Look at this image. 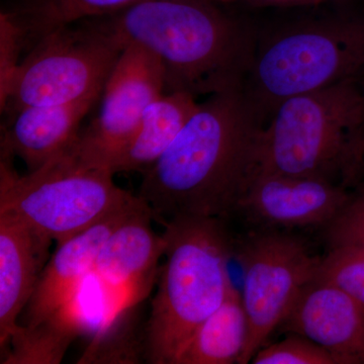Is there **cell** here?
Returning <instances> with one entry per match:
<instances>
[{
	"label": "cell",
	"instance_id": "cell-1",
	"mask_svg": "<svg viewBox=\"0 0 364 364\" xmlns=\"http://www.w3.org/2000/svg\"><path fill=\"white\" fill-rule=\"evenodd\" d=\"M262 126L242 88L215 93L198 104L168 149L142 173L136 196L154 222L225 220L234 214Z\"/></svg>",
	"mask_w": 364,
	"mask_h": 364
},
{
	"label": "cell",
	"instance_id": "cell-2",
	"mask_svg": "<svg viewBox=\"0 0 364 364\" xmlns=\"http://www.w3.org/2000/svg\"><path fill=\"white\" fill-rule=\"evenodd\" d=\"M237 0H145L90 18L123 49L142 46L161 62L165 92L196 98L242 88L258 33L232 9Z\"/></svg>",
	"mask_w": 364,
	"mask_h": 364
},
{
	"label": "cell",
	"instance_id": "cell-3",
	"mask_svg": "<svg viewBox=\"0 0 364 364\" xmlns=\"http://www.w3.org/2000/svg\"><path fill=\"white\" fill-rule=\"evenodd\" d=\"M160 225L166 261L146 322L145 360L173 364L234 287L228 272L231 240L222 219L176 218Z\"/></svg>",
	"mask_w": 364,
	"mask_h": 364
},
{
	"label": "cell",
	"instance_id": "cell-4",
	"mask_svg": "<svg viewBox=\"0 0 364 364\" xmlns=\"http://www.w3.org/2000/svg\"><path fill=\"white\" fill-rule=\"evenodd\" d=\"M364 78V13L337 11L258 36L242 90L261 123L289 98Z\"/></svg>",
	"mask_w": 364,
	"mask_h": 364
},
{
	"label": "cell",
	"instance_id": "cell-5",
	"mask_svg": "<svg viewBox=\"0 0 364 364\" xmlns=\"http://www.w3.org/2000/svg\"><path fill=\"white\" fill-rule=\"evenodd\" d=\"M363 138L361 81L296 95L282 102L261 127L250 176L274 173L335 181L363 159Z\"/></svg>",
	"mask_w": 364,
	"mask_h": 364
},
{
	"label": "cell",
	"instance_id": "cell-6",
	"mask_svg": "<svg viewBox=\"0 0 364 364\" xmlns=\"http://www.w3.org/2000/svg\"><path fill=\"white\" fill-rule=\"evenodd\" d=\"M13 155L1 149L0 210L13 213L58 244L135 202L109 170L85 168L59 156L20 176Z\"/></svg>",
	"mask_w": 364,
	"mask_h": 364
},
{
	"label": "cell",
	"instance_id": "cell-7",
	"mask_svg": "<svg viewBox=\"0 0 364 364\" xmlns=\"http://www.w3.org/2000/svg\"><path fill=\"white\" fill-rule=\"evenodd\" d=\"M123 50L90 18L44 33L21 61L6 109L100 97Z\"/></svg>",
	"mask_w": 364,
	"mask_h": 364
},
{
	"label": "cell",
	"instance_id": "cell-8",
	"mask_svg": "<svg viewBox=\"0 0 364 364\" xmlns=\"http://www.w3.org/2000/svg\"><path fill=\"white\" fill-rule=\"evenodd\" d=\"M241 299L248 321V338L241 364L280 327L299 294L316 279L322 256L294 235L269 230L251 235L240 253Z\"/></svg>",
	"mask_w": 364,
	"mask_h": 364
},
{
	"label": "cell",
	"instance_id": "cell-9",
	"mask_svg": "<svg viewBox=\"0 0 364 364\" xmlns=\"http://www.w3.org/2000/svg\"><path fill=\"white\" fill-rule=\"evenodd\" d=\"M163 93L164 70L158 57L142 46H126L105 83L97 117L60 156L85 168L109 170L135 135L144 112Z\"/></svg>",
	"mask_w": 364,
	"mask_h": 364
},
{
	"label": "cell",
	"instance_id": "cell-10",
	"mask_svg": "<svg viewBox=\"0 0 364 364\" xmlns=\"http://www.w3.org/2000/svg\"><path fill=\"white\" fill-rule=\"evenodd\" d=\"M153 222L152 212L143 202L112 232L97 254L91 274L102 291V324L141 305L149 296L167 245L164 235L153 229Z\"/></svg>",
	"mask_w": 364,
	"mask_h": 364
},
{
	"label": "cell",
	"instance_id": "cell-11",
	"mask_svg": "<svg viewBox=\"0 0 364 364\" xmlns=\"http://www.w3.org/2000/svg\"><path fill=\"white\" fill-rule=\"evenodd\" d=\"M350 196L343 186L322 177L254 174L235 213L269 230L325 228Z\"/></svg>",
	"mask_w": 364,
	"mask_h": 364
},
{
	"label": "cell",
	"instance_id": "cell-12",
	"mask_svg": "<svg viewBox=\"0 0 364 364\" xmlns=\"http://www.w3.org/2000/svg\"><path fill=\"white\" fill-rule=\"evenodd\" d=\"M280 328L323 347L337 364L364 363V306L327 282H311Z\"/></svg>",
	"mask_w": 364,
	"mask_h": 364
},
{
	"label": "cell",
	"instance_id": "cell-13",
	"mask_svg": "<svg viewBox=\"0 0 364 364\" xmlns=\"http://www.w3.org/2000/svg\"><path fill=\"white\" fill-rule=\"evenodd\" d=\"M142 203L143 200L138 196L135 202L109 215L82 233L58 244V248L41 273L20 325L31 328L40 324L62 306L77 298L81 284L92 272L95 261L105 242Z\"/></svg>",
	"mask_w": 364,
	"mask_h": 364
},
{
	"label": "cell",
	"instance_id": "cell-14",
	"mask_svg": "<svg viewBox=\"0 0 364 364\" xmlns=\"http://www.w3.org/2000/svg\"><path fill=\"white\" fill-rule=\"evenodd\" d=\"M51 239L13 213L0 210V345L6 348L20 328L18 318L32 298Z\"/></svg>",
	"mask_w": 364,
	"mask_h": 364
},
{
	"label": "cell",
	"instance_id": "cell-15",
	"mask_svg": "<svg viewBox=\"0 0 364 364\" xmlns=\"http://www.w3.org/2000/svg\"><path fill=\"white\" fill-rule=\"evenodd\" d=\"M100 97L52 107H30L14 112L1 135V149L20 157L28 172L65 153L81 130V123Z\"/></svg>",
	"mask_w": 364,
	"mask_h": 364
},
{
	"label": "cell",
	"instance_id": "cell-16",
	"mask_svg": "<svg viewBox=\"0 0 364 364\" xmlns=\"http://www.w3.org/2000/svg\"><path fill=\"white\" fill-rule=\"evenodd\" d=\"M189 93H163L147 107L135 135L109 166L112 174L145 172L162 156L198 109Z\"/></svg>",
	"mask_w": 364,
	"mask_h": 364
},
{
	"label": "cell",
	"instance_id": "cell-17",
	"mask_svg": "<svg viewBox=\"0 0 364 364\" xmlns=\"http://www.w3.org/2000/svg\"><path fill=\"white\" fill-rule=\"evenodd\" d=\"M248 321L235 287L212 315L196 328L173 364H241Z\"/></svg>",
	"mask_w": 364,
	"mask_h": 364
},
{
	"label": "cell",
	"instance_id": "cell-18",
	"mask_svg": "<svg viewBox=\"0 0 364 364\" xmlns=\"http://www.w3.org/2000/svg\"><path fill=\"white\" fill-rule=\"evenodd\" d=\"M87 330L88 320L77 296L40 324L31 328L20 325L1 363L58 364L72 342Z\"/></svg>",
	"mask_w": 364,
	"mask_h": 364
},
{
	"label": "cell",
	"instance_id": "cell-19",
	"mask_svg": "<svg viewBox=\"0 0 364 364\" xmlns=\"http://www.w3.org/2000/svg\"><path fill=\"white\" fill-rule=\"evenodd\" d=\"M100 325L78 363H136L145 359V327L138 328L139 306Z\"/></svg>",
	"mask_w": 364,
	"mask_h": 364
},
{
	"label": "cell",
	"instance_id": "cell-20",
	"mask_svg": "<svg viewBox=\"0 0 364 364\" xmlns=\"http://www.w3.org/2000/svg\"><path fill=\"white\" fill-rule=\"evenodd\" d=\"M143 1L145 0H38L20 18L28 43L59 26L111 16Z\"/></svg>",
	"mask_w": 364,
	"mask_h": 364
},
{
	"label": "cell",
	"instance_id": "cell-21",
	"mask_svg": "<svg viewBox=\"0 0 364 364\" xmlns=\"http://www.w3.org/2000/svg\"><path fill=\"white\" fill-rule=\"evenodd\" d=\"M316 279L341 289L364 306V252L358 249L331 247L322 256Z\"/></svg>",
	"mask_w": 364,
	"mask_h": 364
},
{
	"label": "cell",
	"instance_id": "cell-22",
	"mask_svg": "<svg viewBox=\"0 0 364 364\" xmlns=\"http://www.w3.org/2000/svg\"><path fill=\"white\" fill-rule=\"evenodd\" d=\"M26 44V28L18 14H0V104L6 109L14 78L21 62L20 56Z\"/></svg>",
	"mask_w": 364,
	"mask_h": 364
},
{
	"label": "cell",
	"instance_id": "cell-23",
	"mask_svg": "<svg viewBox=\"0 0 364 364\" xmlns=\"http://www.w3.org/2000/svg\"><path fill=\"white\" fill-rule=\"evenodd\" d=\"M286 338L262 346L253 364H337L330 352L301 335L289 333Z\"/></svg>",
	"mask_w": 364,
	"mask_h": 364
},
{
	"label": "cell",
	"instance_id": "cell-24",
	"mask_svg": "<svg viewBox=\"0 0 364 364\" xmlns=\"http://www.w3.org/2000/svg\"><path fill=\"white\" fill-rule=\"evenodd\" d=\"M324 230L328 247L353 248L364 252V191L350 196Z\"/></svg>",
	"mask_w": 364,
	"mask_h": 364
},
{
	"label": "cell",
	"instance_id": "cell-25",
	"mask_svg": "<svg viewBox=\"0 0 364 364\" xmlns=\"http://www.w3.org/2000/svg\"><path fill=\"white\" fill-rule=\"evenodd\" d=\"M253 7H318L336 0H237Z\"/></svg>",
	"mask_w": 364,
	"mask_h": 364
},
{
	"label": "cell",
	"instance_id": "cell-26",
	"mask_svg": "<svg viewBox=\"0 0 364 364\" xmlns=\"http://www.w3.org/2000/svg\"><path fill=\"white\" fill-rule=\"evenodd\" d=\"M361 152H363V155L364 156V138H363V144H361Z\"/></svg>",
	"mask_w": 364,
	"mask_h": 364
},
{
	"label": "cell",
	"instance_id": "cell-27",
	"mask_svg": "<svg viewBox=\"0 0 364 364\" xmlns=\"http://www.w3.org/2000/svg\"><path fill=\"white\" fill-rule=\"evenodd\" d=\"M361 86H363V93H364V82L361 83Z\"/></svg>",
	"mask_w": 364,
	"mask_h": 364
},
{
	"label": "cell",
	"instance_id": "cell-28",
	"mask_svg": "<svg viewBox=\"0 0 364 364\" xmlns=\"http://www.w3.org/2000/svg\"><path fill=\"white\" fill-rule=\"evenodd\" d=\"M35 1H38V0H35Z\"/></svg>",
	"mask_w": 364,
	"mask_h": 364
}]
</instances>
